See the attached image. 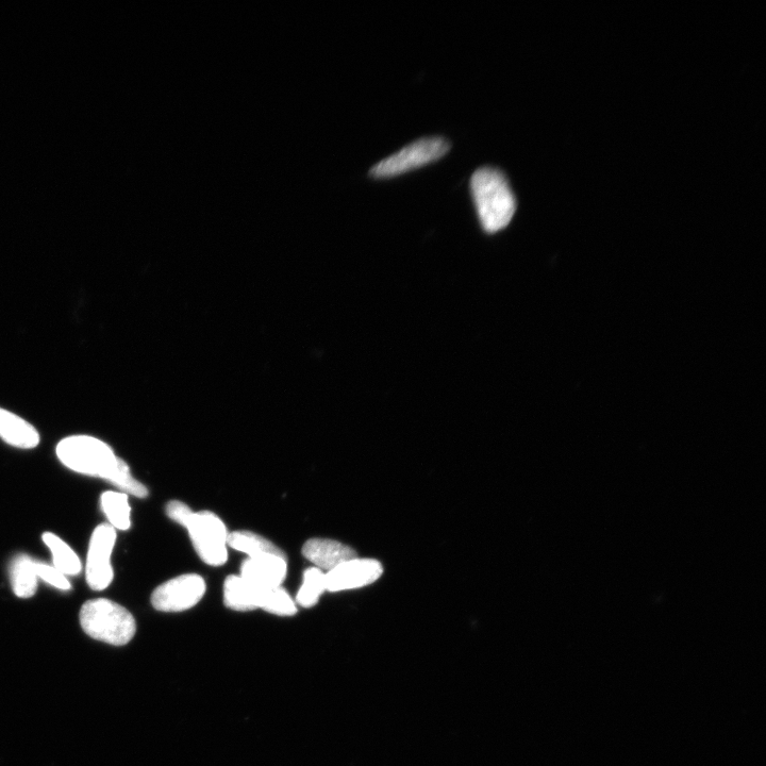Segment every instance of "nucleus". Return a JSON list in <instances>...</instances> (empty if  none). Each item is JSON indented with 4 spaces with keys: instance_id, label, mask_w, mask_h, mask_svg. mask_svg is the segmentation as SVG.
<instances>
[{
    "instance_id": "f257e3e1",
    "label": "nucleus",
    "mask_w": 766,
    "mask_h": 766,
    "mask_svg": "<svg viewBox=\"0 0 766 766\" xmlns=\"http://www.w3.org/2000/svg\"><path fill=\"white\" fill-rule=\"evenodd\" d=\"M479 221L488 233L505 229L513 219L516 201L506 176L494 168H481L471 179Z\"/></svg>"
},
{
    "instance_id": "f03ea898",
    "label": "nucleus",
    "mask_w": 766,
    "mask_h": 766,
    "mask_svg": "<svg viewBox=\"0 0 766 766\" xmlns=\"http://www.w3.org/2000/svg\"><path fill=\"white\" fill-rule=\"evenodd\" d=\"M79 620L89 637L114 646L128 644L137 632L133 615L123 606L106 598L92 599L83 604Z\"/></svg>"
},
{
    "instance_id": "7ed1b4c3",
    "label": "nucleus",
    "mask_w": 766,
    "mask_h": 766,
    "mask_svg": "<svg viewBox=\"0 0 766 766\" xmlns=\"http://www.w3.org/2000/svg\"><path fill=\"white\" fill-rule=\"evenodd\" d=\"M56 452L66 468L105 480L111 477L120 462L108 444L89 436L66 438L58 444Z\"/></svg>"
},
{
    "instance_id": "20e7f679",
    "label": "nucleus",
    "mask_w": 766,
    "mask_h": 766,
    "mask_svg": "<svg viewBox=\"0 0 766 766\" xmlns=\"http://www.w3.org/2000/svg\"><path fill=\"white\" fill-rule=\"evenodd\" d=\"M451 143L444 138H425L415 141L389 158L374 166L370 174L374 178H390L422 168L445 156Z\"/></svg>"
},
{
    "instance_id": "39448f33",
    "label": "nucleus",
    "mask_w": 766,
    "mask_h": 766,
    "mask_svg": "<svg viewBox=\"0 0 766 766\" xmlns=\"http://www.w3.org/2000/svg\"><path fill=\"white\" fill-rule=\"evenodd\" d=\"M195 551L211 566L224 565L228 559V532L218 515L202 511L193 513L186 527Z\"/></svg>"
},
{
    "instance_id": "423d86ee",
    "label": "nucleus",
    "mask_w": 766,
    "mask_h": 766,
    "mask_svg": "<svg viewBox=\"0 0 766 766\" xmlns=\"http://www.w3.org/2000/svg\"><path fill=\"white\" fill-rule=\"evenodd\" d=\"M206 593L202 576L187 574L164 582L152 595L153 607L162 612H182L195 607Z\"/></svg>"
},
{
    "instance_id": "0eeeda50",
    "label": "nucleus",
    "mask_w": 766,
    "mask_h": 766,
    "mask_svg": "<svg viewBox=\"0 0 766 766\" xmlns=\"http://www.w3.org/2000/svg\"><path fill=\"white\" fill-rule=\"evenodd\" d=\"M116 542V530L102 524L93 531L86 565L89 587L94 591L106 590L114 577L111 556Z\"/></svg>"
},
{
    "instance_id": "6e6552de",
    "label": "nucleus",
    "mask_w": 766,
    "mask_h": 766,
    "mask_svg": "<svg viewBox=\"0 0 766 766\" xmlns=\"http://www.w3.org/2000/svg\"><path fill=\"white\" fill-rule=\"evenodd\" d=\"M376 560L352 559L326 574V591L340 592L369 586L382 575Z\"/></svg>"
},
{
    "instance_id": "1a4fd4ad",
    "label": "nucleus",
    "mask_w": 766,
    "mask_h": 766,
    "mask_svg": "<svg viewBox=\"0 0 766 766\" xmlns=\"http://www.w3.org/2000/svg\"><path fill=\"white\" fill-rule=\"evenodd\" d=\"M287 573V556L264 555L245 560L240 576L258 588L272 589L281 587Z\"/></svg>"
},
{
    "instance_id": "9d476101",
    "label": "nucleus",
    "mask_w": 766,
    "mask_h": 766,
    "mask_svg": "<svg viewBox=\"0 0 766 766\" xmlns=\"http://www.w3.org/2000/svg\"><path fill=\"white\" fill-rule=\"evenodd\" d=\"M303 555L320 570H335L342 563L357 558L353 548L338 541L311 539L303 547Z\"/></svg>"
},
{
    "instance_id": "9b49d317",
    "label": "nucleus",
    "mask_w": 766,
    "mask_h": 766,
    "mask_svg": "<svg viewBox=\"0 0 766 766\" xmlns=\"http://www.w3.org/2000/svg\"><path fill=\"white\" fill-rule=\"evenodd\" d=\"M0 438L22 449L35 448L40 443V435L35 427L3 408H0Z\"/></svg>"
},
{
    "instance_id": "f8f14e48",
    "label": "nucleus",
    "mask_w": 766,
    "mask_h": 766,
    "mask_svg": "<svg viewBox=\"0 0 766 766\" xmlns=\"http://www.w3.org/2000/svg\"><path fill=\"white\" fill-rule=\"evenodd\" d=\"M262 590L241 576H229L224 584V603L227 608L235 611L259 609Z\"/></svg>"
},
{
    "instance_id": "ddd939ff",
    "label": "nucleus",
    "mask_w": 766,
    "mask_h": 766,
    "mask_svg": "<svg viewBox=\"0 0 766 766\" xmlns=\"http://www.w3.org/2000/svg\"><path fill=\"white\" fill-rule=\"evenodd\" d=\"M35 559L28 555L16 556L10 564V581L14 594L30 598L37 593L38 575Z\"/></svg>"
},
{
    "instance_id": "4468645a",
    "label": "nucleus",
    "mask_w": 766,
    "mask_h": 766,
    "mask_svg": "<svg viewBox=\"0 0 766 766\" xmlns=\"http://www.w3.org/2000/svg\"><path fill=\"white\" fill-rule=\"evenodd\" d=\"M228 546L249 558L264 555L286 556L275 544L252 531H233L228 535Z\"/></svg>"
},
{
    "instance_id": "2eb2a0df",
    "label": "nucleus",
    "mask_w": 766,
    "mask_h": 766,
    "mask_svg": "<svg viewBox=\"0 0 766 766\" xmlns=\"http://www.w3.org/2000/svg\"><path fill=\"white\" fill-rule=\"evenodd\" d=\"M45 545L53 555L55 568L65 576H77L82 571V563L72 547L52 532L42 536Z\"/></svg>"
},
{
    "instance_id": "dca6fc26",
    "label": "nucleus",
    "mask_w": 766,
    "mask_h": 766,
    "mask_svg": "<svg viewBox=\"0 0 766 766\" xmlns=\"http://www.w3.org/2000/svg\"><path fill=\"white\" fill-rule=\"evenodd\" d=\"M101 505L109 525L115 530H128L131 526V508L128 495L123 492L107 491L102 494Z\"/></svg>"
},
{
    "instance_id": "f3484780",
    "label": "nucleus",
    "mask_w": 766,
    "mask_h": 766,
    "mask_svg": "<svg viewBox=\"0 0 766 766\" xmlns=\"http://www.w3.org/2000/svg\"><path fill=\"white\" fill-rule=\"evenodd\" d=\"M326 591V574L318 568L305 571L303 585L299 589L296 602L304 608H311L319 603L321 595Z\"/></svg>"
},
{
    "instance_id": "a211bd4d",
    "label": "nucleus",
    "mask_w": 766,
    "mask_h": 766,
    "mask_svg": "<svg viewBox=\"0 0 766 766\" xmlns=\"http://www.w3.org/2000/svg\"><path fill=\"white\" fill-rule=\"evenodd\" d=\"M259 609L279 616H293L297 613L292 597L281 587L263 589Z\"/></svg>"
},
{
    "instance_id": "6ab92c4d",
    "label": "nucleus",
    "mask_w": 766,
    "mask_h": 766,
    "mask_svg": "<svg viewBox=\"0 0 766 766\" xmlns=\"http://www.w3.org/2000/svg\"><path fill=\"white\" fill-rule=\"evenodd\" d=\"M107 481L125 494L138 498H146L148 496L147 488L140 481L133 478L128 464L122 459H120L118 468H116Z\"/></svg>"
},
{
    "instance_id": "aec40b11",
    "label": "nucleus",
    "mask_w": 766,
    "mask_h": 766,
    "mask_svg": "<svg viewBox=\"0 0 766 766\" xmlns=\"http://www.w3.org/2000/svg\"><path fill=\"white\" fill-rule=\"evenodd\" d=\"M36 572L38 578H41L49 586H53L61 591H70L72 589L69 579L58 571L54 565L37 561Z\"/></svg>"
},
{
    "instance_id": "412c9836",
    "label": "nucleus",
    "mask_w": 766,
    "mask_h": 766,
    "mask_svg": "<svg viewBox=\"0 0 766 766\" xmlns=\"http://www.w3.org/2000/svg\"><path fill=\"white\" fill-rule=\"evenodd\" d=\"M165 512L171 520L183 527H186L194 513L190 507L179 501L170 502L168 506H166Z\"/></svg>"
}]
</instances>
